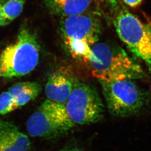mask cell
Listing matches in <instances>:
<instances>
[{
    "label": "cell",
    "mask_w": 151,
    "mask_h": 151,
    "mask_svg": "<svg viewBox=\"0 0 151 151\" xmlns=\"http://www.w3.org/2000/svg\"><path fill=\"white\" fill-rule=\"evenodd\" d=\"M42 91V86L36 82L16 83L9 88V93L15 110L25 105L37 97Z\"/></svg>",
    "instance_id": "obj_11"
},
{
    "label": "cell",
    "mask_w": 151,
    "mask_h": 151,
    "mask_svg": "<svg viewBox=\"0 0 151 151\" xmlns=\"http://www.w3.org/2000/svg\"><path fill=\"white\" fill-rule=\"evenodd\" d=\"M92 74L99 80L113 81L142 78L141 67L122 48L108 43H97L91 47Z\"/></svg>",
    "instance_id": "obj_1"
},
{
    "label": "cell",
    "mask_w": 151,
    "mask_h": 151,
    "mask_svg": "<svg viewBox=\"0 0 151 151\" xmlns=\"http://www.w3.org/2000/svg\"><path fill=\"white\" fill-rule=\"evenodd\" d=\"M0 151H31V143L13 123L0 120Z\"/></svg>",
    "instance_id": "obj_8"
},
{
    "label": "cell",
    "mask_w": 151,
    "mask_h": 151,
    "mask_svg": "<svg viewBox=\"0 0 151 151\" xmlns=\"http://www.w3.org/2000/svg\"><path fill=\"white\" fill-rule=\"evenodd\" d=\"M26 0H7L0 3V12L6 20L10 23L22 12Z\"/></svg>",
    "instance_id": "obj_13"
},
{
    "label": "cell",
    "mask_w": 151,
    "mask_h": 151,
    "mask_svg": "<svg viewBox=\"0 0 151 151\" xmlns=\"http://www.w3.org/2000/svg\"><path fill=\"white\" fill-rule=\"evenodd\" d=\"M97 0H48L47 7L53 14L61 17L87 13Z\"/></svg>",
    "instance_id": "obj_10"
},
{
    "label": "cell",
    "mask_w": 151,
    "mask_h": 151,
    "mask_svg": "<svg viewBox=\"0 0 151 151\" xmlns=\"http://www.w3.org/2000/svg\"><path fill=\"white\" fill-rule=\"evenodd\" d=\"M97 1L98 5L106 6L114 14L122 6L120 0H97Z\"/></svg>",
    "instance_id": "obj_14"
},
{
    "label": "cell",
    "mask_w": 151,
    "mask_h": 151,
    "mask_svg": "<svg viewBox=\"0 0 151 151\" xmlns=\"http://www.w3.org/2000/svg\"><path fill=\"white\" fill-rule=\"evenodd\" d=\"M66 110L75 124L95 123L103 118L104 106L96 90L74 79L73 90L66 103Z\"/></svg>",
    "instance_id": "obj_6"
},
{
    "label": "cell",
    "mask_w": 151,
    "mask_h": 151,
    "mask_svg": "<svg viewBox=\"0 0 151 151\" xmlns=\"http://www.w3.org/2000/svg\"><path fill=\"white\" fill-rule=\"evenodd\" d=\"M59 151H81L80 150V149L77 148L76 147H72V146H70V147H65L64 148L62 149L61 150Z\"/></svg>",
    "instance_id": "obj_17"
},
{
    "label": "cell",
    "mask_w": 151,
    "mask_h": 151,
    "mask_svg": "<svg viewBox=\"0 0 151 151\" xmlns=\"http://www.w3.org/2000/svg\"><path fill=\"white\" fill-rule=\"evenodd\" d=\"M65 106L45 100L31 114L26 122L27 130L32 137L52 139L68 133L75 126Z\"/></svg>",
    "instance_id": "obj_5"
},
{
    "label": "cell",
    "mask_w": 151,
    "mask_h": 151,
    "mask_svg": "<svg viewBox=\"0 0 151 151\" xmlns=\"http://www.w3.org/2000/svg\"><path fill=\"white\" fill-rule=\"evenodd\" d=\"M127 6L131 7H136L141 4L143 0H122Z\"/></svg>",
    "instance_id": "obj_15"
},
{
    "label": "cell",
    "mask_w": 151,
    "mask_h": 151,
    "mask_svg": "<svg viewBox=\"0 0 151 151\" xmlns=\"http://www.w3.org/2000/svg\"><path fill=\"white\" fill-rule=\"evenodd\" d=\"M111 116L118 118L135 116L148 106L151 96L131 79L99 80Z\"/></svg>",
    "instance_id": "obj_3"
},
{
    "label": "cell",
    "mask_w": 151,
    "mask_h": 151,
    "mask_svg": "<svg viewBox=\"0 0 151 151\" xmlns=\"http://www.w3.org/2000/svg\"><path fill=\"white\" fill-rule=\"evenodd\" d=\"M74 79L65 74L54 73L49 76L45 87L47 100L65 105L73 90Z\"/></svg>",
    "instance_id": "obj_9"
},
{
    "label": "cell",
    "mask_w": 151,
    "mask_h": 151,
    "mask_svg": "<svg viewBox=\"0 0 151 151\" xmlns=\"http://www.w3.org/2000/svg\"><path fill=\"white\" fill-rule=\"evenodd\" d=\"M60 29L64 39L83 40L91 46L99 40L101 23L96 15L88 12L61 17Z\"/></svg>",
    "instance_id": "obj_7"
},
{
    "label": "cell",
    "mask_w": 151,
    "mask_h": 151,
    "mask_svg": "<svg viewBox=\"0 0 151 151\" xmlns=\"http://www.w3.org/2000/svg\"><path fill=\"white\" fill-rule=\"evenodd\" d=\"M118 35L128 50L151 71V27L130 12L123 5L114 14Z\"/></svg>",
    "instance_id": "obj_4"
},
{
    "label": "cell",
    "mask_w": 151,
    "mask_h": 151,
    "mask_svg": "<svg viewBox=\"0 0 151 151\" xmlns=\"http://www.w3.org/2000/svg\"><path fill=\"white\" fill-rule=\"evenodd\" d=\"M4 1V0H0V3H1V1Z\"/></svg>",
    "instance_id": "obj_18"
},
{
    "label": "cell",
    "mask_w": 151,
    "mask_h": 151,
    "mask_svg": "<svg viewBox=\"0 0 151 151\" xmlns=\"http://www.w3.org/2000/svg\"><path fill=\"white\" fill-rule=\"evenodd\" d=\"M9 23H10L8 21L4 18L3 14H1V12H0V27L6 26L7 24H9Z\"/></svg>",
    "instance_id": "obj_16"
},
{
    "label": "cell",
    "mask_w": 151,
    "mask_h": 151,
    "mask_svg": "<svg viewBox=\"0 0 151 151\" xmlns=\"http://www.w3.org/2000/svg\"><path fill=\"white\" fill-rule=\"evenodd\" d=\"M40 47L36 35L28 28L21 29L15 41L0 56V77L13 78L26 76L38 64Z\"/></svg>",
    "instance_id": "obj_2"
},
{
    "label": "cell",
    "mask_w": 151,
    "mask_h": 151,
    "mask_svg": "<svg viewBox=\"0 0 151 151\" xmlns=\"http://www.w3.org/2000/svg\"><path fill=\"white\" fill-rule=\"evenodd\" d=\"M67 50L74 58L89 62L91 53V47L87 42L81 40L64 39Z\"/></svg>",
    "instance_id": "obj_12"
}]
</instances>
